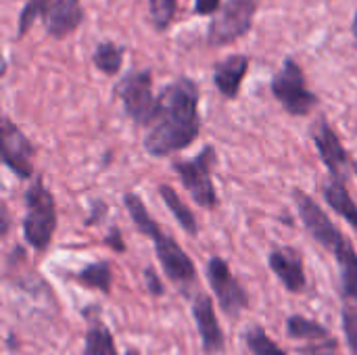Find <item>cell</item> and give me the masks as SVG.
Listing matches in <instances>:
<instances>
[{
  "label": "cell",
  "mask_w": 357,
  "mask_h": 355,
  "mask_svg": "<svg viewBox=\"0 0 357 355\" xmlns=\"http://www.w3.org/2000/svg\"><path fill=\"white\" fill-rule=\"evenodd\" d=\"M284 331L287 337L293 341H303V343H312V341H320V339H328L333 337V333L318 320L307 318L303 314H291L284 322Z\"/></svg>",
  "instance_id": "obj_20"
},
{
  "label": "cell",
  "mask_w": 357,
  "mask_h": 355,
  "mask_svg": "<svg viewBox=\"0 0 357 355\" xmlns=\"http://www.w3.org/2000/svg\"><path fill=\"white\" fill-rule=\"evenodd\" d=\"M268 268L280 280V285L293 293L301 295L307 291V274H305V259L303 253L291 245L272 247L268 253Z\"/></svg>",
  "instance_id": "obj_12"
},
{
  "label": "cell",
  "mask_w": 357,
  "mask_h": 355,
  "mask_svg": "<svg viewBox=\"0 0 357 355\" xmlns=\"http://www.w3.org/2000/svg\"><path fill=\"white\" fill-rule=\"evenodd\" d=\"M259 0H224L207 27V42L211 46H228L245 38L255 21Z\"/></svg>",
  "instance_id": "obj_10"
},
{
  "label": "cell",
  "mask_w": 357,
  "mask_h": 355,
  "mask_svg": "<svg viewBox=\"0 0 357 355\" xmlns=\"http://www.w3.org/2000/svg\"><path fill=\"white\" fill-rule=\"evenodd\" d=\"M52 4V0H25L21 13H19V21H17V38H25L27 31L33 27L36 19H42V15L46 13V8Z\"/></svg>",
  "instance_id": "obj_24"
},
{
  "label": "cell",
  "mask_w": 357,
  "mask_h": 355,
  "mask_svg": "<svg viewBox=\"0 0 357 355\" xmlns=\"http://www.w3.org/2000/svg\"><path fill=\"white\" fill-rule=\"evenodd\" d=\"M205 278H207L209 289H211L220 310L224 312V316H228L230 320H236L249 310V305H251L249 291L232 274L230 264L224 257H220V255L209 257V262L205 266Z\"/></svg>",
  "instance_id": "obj_9"
},
{
  "label": "cell",
  "mask_w": 357,
  "mask_h": 355,
  "mask_svg": "<svg viewBox=\"0 0 357 355\" xmlns=\"http://www.w3.org/2000/svg\"><path fill=\"white\" fill-rule=\"evenodd\" d=\"M310 138L316 146V153L324 167L328 169L333 180L349 182L351 174H356V161L351 159L349 151L345 149L339 132L326 119V115H318L310 126Z\"/></svg>",
  "instance_id": "obj_8"
},
{
  "label": "cell",
  "mask_w": 357,
  "mask_h": 355,
  "mask_svg": "<svg viewBox=\"0 0 357 355\" xmlns=\"http://www.w3.org/2000/svg\"><path fill=\"white\" fill-rule=\"evenodd\" d=\"M123 56H126V48L117 42H111V40H100L96 46H94V52H92V63L94 67L109 75V77H115L119 71H121V65H123Z\"/></svg>",
  "instance_id": "obj_21"
},
{
  "label": "cell",
  "mask_w": 357,
  "mask_h": 355,
  "mask_svg": "<svg viewBox=\"0 0 357 355\" xmlns=\"http://www.w3.org/2000/svg\"><path fill=\"white\" fill-rule=\"evenodd\" d=\"M215 165H218V153L211 144L203 146L190 159H178L172 163L174 174L182 182L190 199L207 211H213L220 207V197L213 184Z\"/></svg>",
  "instance_id": "obj_5"
},
{
  "label": "cell",
  "mask_w": 357,
  "mask_h": 355,
  "mask_svg": "<svg viewBox=\"0 0 357 355\" xmlns=\"http://www.w3.org/2000/svg\"><path fill=\"white\" fill-rule=\"evenodd\" d=\"M84 318L88 322L84 333V352L82 355H119L115 337L111 328L102 322L100 316H92V308L84 312Z\"/></svg>",
  "instance_id": "obj_16"
},
{
  "label": "cell",
  "mask_w": 357,
  "mask_h": 355,
  "mask_svg": "<svg viewBox=\"0 0 357 355\" xmlns=\"http://www.w3.org/2000/svg\"><path fill=\"white\" fill-rule=\"evenodd\" d=\"M192 320L201 339V347L207 355L224 354L226 335L215 314V303L207 293L197 291L192 297Z\"/></svg>",
  "instance_id": "obj_13"
},
{
  "label": "cell",
  "mask_w": 357,
  "mask_h": 355,
  "mask_svg": "<svg viewBox=\"0 0 357 355\" xmlns=\"http://www.w3.org/2000/svg\"><path fill=\"white\" fill-rule=\"evenodd\" d=\"M107 213H109V205L102 199H96V201L90 203V213L86 216L84 224L86 226H96V224H100L107 218Z\"/></svg>",
  "instance_id": "obj_28"
},
{
  "label": "cell",
  "mask_w": 357,
  "mask_h": 355,
  "mask_svg": "<svg viewBox=\"0 0 357 355\" xmlns=\"http://www.w3.org/2000/svg\"><path fill=\"white\" fill-rule=\"evenodd\" d=\"M0 224H2L0 236L4 239V236H8V228H10V216H8V207H6L4 201L0 203Z\"/></svg>",
  "instance_id": "obj_31"
},
{
  "label": "cell",
  "mask_w": 357,
  "mask_h": 355,
  "mask_svg": "<svg viewBox=\"0 0 357 355\" xmlns=\"http://www.w3.org/2000/svg\"><path fill=\"white\" fill-rule=\"evenodd\" d=\"M356 176H357V161H356Z\"/></svg>",
  "instance_id": "obj_34"
},
{
  "label": "cell",
  "mask_w": 357,
  "mask_h": 355,
  "mask_svg": "<svg viewBox=\"0 0 357 355\" xmlns=\"http://www.w3.org/2000/svg\"><path fill=\"white\" fill-rule=\"evenodd\" d=\"M270 92L291 117H307L320 105L318 94L307 86L303 67L293 56H287L280 69L272 75Z\"/></svg>",
  "instance_id": "obj_6"
},
{
  "label": "cell",
  "mask_w": 357,
  "mask_h": 355,
  "mask_svg": "<svg viewBox=\"0 0 357 355\" xmlns=\"http://www.w3.org/2000/svg\"><path fill=\"white\" fill-rule=\"evenodd\" d=\"M0 146H2V165L6 169H10L19 180L36 178L33 176L36 144L6 115L2 117V123H0Z\"/></svg>",
  "instance_id": "obj_11"
},
{
  "label": "cell",
  "mask_w": 357,
  "mask_h": 355,
  "mask_svg": "<svg viewBox=\"0 0 357 355\" xmlns=\"http://www.w3.org/2000/svg\"><path fill=\"white\" fill-rule=\"evenodd\" d=\"M201 92L192 77L180 75L157 94V113L146 130L142 146L146 155L163 159L190 149L201 136Z\"/></svg>",
  "instance_id": "obj_1"
},
{
  "label": "cell",
  "mask_w": 357,
  "mask_h": 355,
  "mask_svg": "<svg viewBox=\"0 0 357 355\" xmlns=\"http://www.w3.org/2000/svg\"><path fill=\"white\" fill-rule=\"evenodd\" d=\"M102 243H105L107 247H111L115 253H126V241H123V236H121L119 226H111L109 232H107V236L102 239Z\"/></svg>",
  "instance_id": "obj_29"
},
{
  "label": "cell",
  "mask_w": 357,
  "mask_h": 355,
  "mask_svg": "<svg viewBox=\"0 0 357 355\" xmlns=\"http://www.w3.org/2000/svg\"><path fill=\"white\" fill-rule=\"evenodd\" d=\"M23 201H25L23 239L33 251L44 253L50 247L59 224L54 195L44 186L42 176H36L27 186Z\"/></svg>",
  "instance_id": "obj_4"
},
{
  "label": "cell",
  "mask_w": 357,
  "mask_h": 355,
  "mask_svg": "<svg viewBox=\"0 0 357 355\" xmlns=\"http://www.w3.org/2000/svg\"><path fill=\"white\" fill-rule=\"evenodd\" d=\"M356 48H357V42H356Z\"/></svg>",
  "instance_id": "obj_35"
},
{
  "label": "cell",
  "mask_w": 357,
  "mask_h": 355,
  "mask_svg": "<svg viewBox=\"0 0 357 355\" xmlns=\"http://www.w3.org/2000/svg\"><path fill=\"white\" fill-rule=\"evenodd\" d=\"M293 201L307 234L326 249L339 268V291L345 301L357 303V249L356 245L341 232V228L328 218V213L318 205V201L301 188L293 190Z\"/></svg>",
  "instance_id": "obj_2"
},
{
  "label": "cell",
  "mask_w": 357,
  "mask_h": 355,
  "mask_svg": "<svg viewBox=\"0 0 357 355\" xmlns=\"http://www.w3.org/2000/svg\"><path fill=\"white\" fill-rule=\"evenodd\" d=\"M113 94L121 100L123 113L138 128H151L157 113V94L153 92L151 69H130L119 77Z\"/></svg>",
  "instance_id": "obj_7"
},
{
  "label": "cell",
  "mask_w": 357,
  "mask_h": 355,
  "mask_svg": "<svg viewBox=\"0 0 357 355\" xmlns=\"http://www.w3.org/2000/svg\"><path fill=\"white\" fill-rule=\"evenodd\" d=\"M249 67H251V59L241 52L228 54L226 59H222L213 65V71H211L213 86L226 100L238 98Z\"/></svg>",
  "instance_id": "obj_15"
},
{
  "label": "cell",
  "mask_w": 357,
  "mask_h": 355,
  "mask_svg": "<svg viewBox=\"0 0 357 355\" xmlns=\"http://www.w3.org/2000/svg\"><path fill=\"white\" fill-rule=\"evenodd\" d=\"M243 343L251 355H289L261 324H251L243 331Z\"/></svg>",
  "instance_id": "obj_22"
},
{
  "label": "cell",
  "mask_w": 357,
  "mask_h": 355,
  "mask_svg": "<svg viewBox=\"0 0 357 355\" xmlns=\"http://www.w3.org/2000/svg\"><path fill=\"white\" fill-rule=\"evenodd\" d=\"M123 207H126L134 228L142 236L153 241L157 262L161 264V270L167 276V280L184 297H190L197 282H199V274H197V266H195L192 257L184 251V247L169 232H165L161 228V224L151 216V211L146 209V205L138 192H134V190L126 192L123 195Z\"/></svg>",
  "instance_id": "obj_3"
},
{
  "label": "cell",
  "mask_w": 357,
  "mask_h": 355,
  "mask_svg": "<svg viewBox=\"0 0 357 355\" xmlns=\"http://www.w3.org/2000/svg\"><path fill=\"white\" fill-rule=\"evenodd\" d=\"M341 326L347 341V347L354 355H357V303L345 301L341 308Z\"/></svg>",
  "instance_id": "obj_25"
},
{
  "label": "cell",
  "mask_w": 357,
  "mask_h": 355,
  "mask_svg": "<svg viewBox=\"0 0 357 355\" xmlns=\"http://www.w3.org/2000/svg\"><path fill=\"white\" fill-rule=\"evenodd\" d=\"M84 19L86 13L79 0H52V4L42 15V25L52 40H63L75 33Z\"/></svg>",
  "instance_id": "obj_14"
},
{
  "label": "cell",
  "mask_w": 357,
  "mask_h": 355,
  "mask_svg": "<svg viewBox=\"0 0 357 355\" xmlns=\"http://www.w3.org/2000/svg\"><path fill=\"white\" fill-rule=\"evenodd\" d=\"M299 355H339V341L335 337L328 339H320V341H312V343H303L297 349Z\"/></svg>",
  "instance_id": "obj_26"
},
{
  "label": "cell",
  "mask_w": 357,
  "mask_h": 355,
  "mask_svg": "<svg viewBox=\"0 0 357 355\" xmlns=\"http://www.w3.org/2000/svg\"><path fill=\"white\" fill-rule=\"evenodd\" d=\"M123 355H142V354H140V352H138L136 347H130V349H126V354H123Z\"/></svg>",
  "instance_id": "obj_33"
},
{
  "label": "cell",
  "mask_w": 357,
  "mask_h": 355,
  "mask_svg": "<svg viewBox=\"0 0 357 355\" xmlns=\"http://www.w3.org/2000/svg\"><path fill=\"white\" fill-rule=\"evenodd\" d=\"M222 0H195V15L199 17H215L218 10L222 8Z\"/></svg>",
  "instance_id": "obj_30"
},
{
  "label": "cell",
  "mask_w": 357,
  "mask_h": 355,
  "mask_svg": "<svg viewBox=\"0 0 357 355\" xmlns=\"http://www.w3.org/2000/svg\"><path fill=\"white\" fill-rule=\"evenodd\" d=\"M178 0H149V19L157 31H167L176 19Z\"/></svg>",
  "instance_id": "obj_23"
},
{
  "label": "cell",
  "mask_w": 357,
  "mask_h": 355,
  "mask_svg": "<svg viewBox=\"0 0 357 355\" xmlns=\"http://www.w3.org/2000/svg\"><path fill=\"white\" fill-rule=\"evenodd\" d=\"M142 278H144V287H146V291H149L151 297L159 299V297L165 295V285H163L161 276L157 274V270H155L153 266H146V268H144Z\"/></svg>",
  "instance_id": "obj_27"
},
{
  "label": "cell",
  "mask_w": 357,
  "mask_h": 355,
  "mask_svg": "<svg viewBox=\"0 0 357 355\" xmlns=\"http://www.w3.org/2000/svg\"><path fill=\"white\" fill-rule=\"evenodd\" d=\"M322 197H324V203L357 232V203L354 201L351 192L347 190V184L328 178L322 184Z\"/></svg>",
  "instance_id": "obj_17"
},
{
  "label": "cell",
  "mask_w": 357,
  "mask_h": 355,
  "mask_svg": "<svg viewBox=\"0 0 357 355\" xmlns=\"http://www.w3.org/2000/svg\"><path fill=\"white\" fill-rule=\"evenodd\" d=\"M73 280L77 285H82L84 289H90V291H98L102 295H109L111 293V287H113V266L107 259L90 262V264H86L84 268H79L73 274Z\"/></svg>",
  "instance_id": "obj_19"
},
{
  "label": "cell",
  "mask_w": 357,
  "mask_h": 355,
  "mask_svg": "<svg viewBox=\"0 0 357 355\" xmlns=\"http://www.w3.org/2000/svg\"><path fill=\"white\" fill-rule=\"evenodd\" d=\"M157 192L161 197V201L165 203V207L169 209V213L174 216V220L178 222V226L188 234V236H199V222L195 211L182 201V197L176 192L174 186L169 184H159Z\"/></svg>",
  "instance_id": "obj_18"
},
{
  "label": "cell",
  "mask_w": 357,
  "mask_h": 355,
  "mask_svg": "<svg viewBox=\"0 0 357 355\" xmlns=\"http://www.w3.org/2000/svg\"><path fill=\"white\" fill-rule=\"evenodd\" d=\"M351 33H354V38H356L357 42V10L354 13V19H351Z\"/></svg>",
  "instance_id": "obj_32"
}]
</instances>
